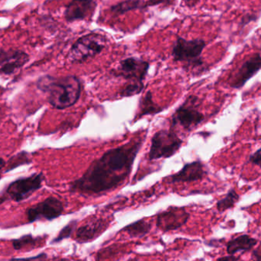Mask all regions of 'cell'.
<instances>
[{
	"instance_id": "obj_26",
	"label": "cell",
	"mask_w": 261,
	"mask_h": 261,
	"mask_svg": "<svg viewBox=\"0 0 261 261\" xmlns=\"http://www.w3.org/2000/svg\"><path fill=\"white\" fill-rule=\"evenodd\" d=\"M172 1L173 0H147L145 5L146 9L159 6V5L169 6L171 5Z\"/></svg>"
},
{
	"instance_id": "obj_6",
	"label": "cell",
	"mask_w": 261,
	"mask_h": 261,
	"mask_svg": "<svg viewBox=\"0 0 261 261\" xmlns=\"http://www.w3.org/2000/svg\"><path fill=\"white\" fill-rule=\"evenodd\" d=\"M44 176L42 173H35L27 177L19 178L11 182L5 190L3 197L6 200L19 202L30 197L42 187Z\"/></svg>"
},
{
	"instance_id": "obj_31",
	"label": "cell",
	"mask_w": 261,
	"mask_h": 261,
	"mask_svg": "<svg viewBox=\"0 0 261 261\" xmlns=\"http://www.w3.org/2000/svg\"><path fill=\"white\" fill-rule=\"evenodd\" d=\"M253 256L254 257V261H261V253H260V246L257 248V249L254 250V252H253Z\"/></svg>"
},
{
	"instance_id": "obj_9",
	"label": "cell",
	"mask_w": 261,
	"mask_h": 261,
	"mask_svg": "<svg viewBox=\"0 0 261 261\" xmlns=\"http://www.w3.org/2000/svg\"><path fill=\"white\" fill-rule=\"evenodd\" d=\"M64 212V205L58 198L50 196L27 208L26 212L28 222L36 221H52L60 217Z\"/></svg>"
},
{
	"instance_id": "obj_24",
	"label": "cell",
	"mask_w": 261,
	"mask_h": 261,
	"mask_svg": "<svg viewBox=\"0 0 261 261\" xmlns=\"http://www.w3.org/2000/svg\"><path fill=\"white\" fill-rule=\"evenodd\" d=\"M77 223H78L77 221H72L70 223L65 225V226L60 231V232L58 233V236L52 241V243H58V242H61V241L64 240V239L70 238L73 231H75V228H76Z\"/></svg>"
},
{
	"instance_id": "obj_33",
	"label": "cell",
	"mask_w": 261,
	"mask_h": 261,
	"mask_svg": "<svg viewBox=\"0 0 261 261\" xmlns=\"http://www.w3.org/2000/svg\"><path fill=\"white\" fill-rule=\"evenodd\" d=\"M6 201V199H5L3 196H0V205H1L2 204L4 203Z\"/></svg>"
},
{
	"instance_id": "obj_12",
	"label": "cell",
	"mask_w": 261,
	"mask_h": 261,
	"mask_svg": "<svg viewBox=\"0 0 261 261\" xmlns=\"http://www.w3.org/2000/svg\"><path fill=\"white\" fill-rule=\"evenodd\" d=\"M29 61V55L23 50L10 48L0 50V76H11Z\"/></svg>"
},
{
	"instance_id": "obj_3",
	"label": "cell",
	"mask_w": 261,
	"mask_h": 261,
	"mask_svg": "<svg viewBox=\"0 0 261 261\" xmlns=\"http://www.w3.org/2000/svg\"><path fill=\"white\" fill-rule=\"evenodd\" d=\"M107 38L98 32L80 37L70 47L67 60L72 64H83L99 55L105 48Z\"/></svg>"
},
{
	"instance_id": "obj_20",
	"label": "cell",
	"mask_w": 261,
	"mask_h": 261,
	"mask_svg": "<svg viewBox=\"0 0 261 261\" xmlns=\"http://www.w3.org/2000/svg\"><path fill=\"white\" fill-rule=\"evenodd\" d=\"M239 200V195L238 194L235 190L234 189L230 190L223 199L218 201L217 204H216L218 211L223 213L226 210L233 208Z\"/></svg>"
},
{
	"instance_id": "obj_30",
	"label": "cell",
	"mask_w": 261,
	"mask_h": 261,
	"mask_svg": "<svg viewBox=\"0 0 261 261\" xmlns=\"http://www.w3.org/2000/svg\"><path fill=\"white\" fill-rule=\"evenodd\" d=\"M239 257L234 255L224 256V257H219L217 261H239Z\"/></svg>"
},
{
	"instance_id": "obj_17",
	"label": "cell",
	"mask_w": 261,
	"mask_h": 261,
	"mask_svg": "<svg viewBox=\"0 0 261 261\" xmlns=\"http://www.w3.org/2000/svg\"><path fill=\"white\" fill-rule=\"evenodd\" d=\"M145 5V0H122L112 5L109 11L113 16L118 17L133 11L146 10Z\"/></svg>"
},
{
	"instance_id": "obj_22",
	"label": "cell",
	"mask_w": 261,
	"mask_h": 261,
	"mask_svg": "<svg viewBox=\"0 0 261 261\" xmlns=\"http://www.w3.org/2000/svg\"><path fill=\"white\" fill-rule=\"evenodd\" d=\"M31 160L29 156V153L22 151L17 154L12 156L8 161L7 167L6 172L10 171L13 169L16 168L18 166L24 165V164H30Z\"/></svg>"
},
{
	"instance_id": "obj_10",
	"label": "cell",
	"mask_w": 261,
	"mask_h": 261,
	"mask_svg": "<svg viewBox=\"0 0 261 261\" xmlns=\"http://www.w3.org/2000/svg\"><path fill=\"white\" fill-rule=\"evenodd\" d=\"M190 213L183 207H170L157 215L156 226L163 232L176 231L186 225Z\"/></svg>"
},
{
	"instance_id": "obj_19",
	"label": "cell",
	"mask_w": 261,
	"mask_h": 261,
	"mask_svg": "<svg viewBox=\"0 0 261 261\" xmlns=\"http://www.w3.org/2000/svg\"><path fill=\"white\" fill-rule=\"evenodd\" d=\"M164 109L159 107L153 101V93L148 91L145 96L141 99L139 102V118L148 115H155L161 113Z\"/></svg>"
},
{
	"instance_id": "obj_25",
	"label": "cell",
	"mask_w": 261,
	"mask_h": 261,
	"mask_svg": "<svg viewBox=\"0 0 261 261\" xmlns=\"http://www.w3.org/2000/svg\"><path fill=\"white\" fill-rule=\"evenodd\" d=\"M259 18H260V13L259 12L258 13H257V12H248V13L244 15L242 18H241L239 25L242 27V29H245L250 23L257 21Z\"/></svg>"
},
{
	"instance_id": "obj_7",
	"label": "cell",
	"mask_w": 261,
	"mask_h": 261,
	"mask_svg": "<svg viewBox=\"0 0 261 261\" xmlns=\"http://www.w3.org/2000/svg\"><path fill=\"white\" fill-rule=\"evenodd\" d=\"M199 98L190 96L172 116V128L180 126L185 130H191L205 121V116L198 110Z\"/></svg>"
},
{
	"instance_id": "obj_5",
	"label": "cell",
	"mask_w": 261,
	"mask_h": 261,
	"mask_svg": "<svg viewBox=\"0 0 261 261\" xmlns=\"http://www.w3.org/2000/svg\"><path fill=\"white\" fill-rule=\"evenodd\" d=\"M182 140L173 128L156 132L151 140L148 153L150 161L173 156L182 145Z\"/></svg>"
},
{
	"instance_id": "obj_28",
	"label": "cell",
	"mask_w": 261,
	"mask_h": 261,
	"mask_svg": "<svg viewBox=\"0 0 261 261\" xmlns=\"http://www.w3.org/2000/svg\"><path fill=\"white\" fill-rule=\"evenodd\" d=\"M261 149L259 148L255 153H252L250 156L249 162L251 164H255V165L260 167V161H261V154H260Z\"/></svg>"
},
{
	"instance_id": "obj_1",
	"label": "cell",
	"mask_w": 261,
	"mask_h": 261,
	"mask_svg": "<svg viewBox=\"0 0 261 261\" xmlns=\"http://www.w3.org/2000/svg\"><path fill=\"white\" fill-rule=\"evenodd\" d=\"M144 138L130 141L106 151L85 173L70 182L69 190L82 195H100L122 185L131 173Z\"/></svg>"
},
{
	"instance_id": "obj_2",
	"label": "cell",
	"mask_w": 261,
	"mask_h": 261,
	"mask_svg": "<svg viewBox=\"0 0 261 261\" xmlns=\"http://www.w3.org/2000/svg\"><path fill=\"white\" fill-rule=\"evenodd\" d=\"M37 87L47 96L50 105L57 110L73 107L81 97V81L73 75L41 76L37 81Z\"/></svg>"
},
{
	"instance_id": "obj_11",
	"label": "cell",
	"mask_w": 261,
	"mask_h": 261,
	"mask_svg": "<svg viewBox=\"0 0 261 261\" xmlns=\"http://www.w3.org/2000/svg\"><path fill=\"white\" fill-rule=\"evenodd\" d=\"M97 8L96 0H70L64 8V19L67 23L92 19Z\"/></svg>"
},
{
	"instance_id": "obj_27",
	"label": "cell",
	"mask_w": 261,
	"mask_h": 261,
	"mask_svg": "<svg viewBox=\"0 0 261 261\" xmlns=\"http://www.w3.org/2000/svg\"><path fill=\"white\" fill-rule=\"evenodd\" d=\"M9 261H49V257L45 253H41L35 257L28 258H12Z\"/></svg>"
},
{
	"instance_id": "obj_32",
	"label": "cell",
	"mask_w": 261,
	"mask_h": 261,
	"mask_svg": "<svg viewBox=\"0 0 261 261\" xmlns=\"http://www.w3.org/2000/svg\"><path fill=\"white\" fill-rule=\"evenodd\" d=\"M6 161H5V160L3 159V158H0V170H2V169L4 168L5 167H6Z\"/></svg>"
},
{
	"instance_id": "obj_21",
	"label": "cell",
	"mask_w": 261,
	"mask_h": 261,
	"mask_svg": "<svg viewBox=\"0 0 261 261\" xmlns=\"http://www.w3.org/2000/svg\"><path fill=\"white\" fill-rule=\"evenodd\" d=\"M41 238L33 237L32 234H26V236H21L18 239H14L12 241V247L16 251L23 249L25 248L29 247L36 246L37 244L41 241Z\"/></svg>"
},
{
	"instance_id": "obj_18",
	"label": "cell",
	"mask_w": 261,
	"mask_h": 261,
	"mask_svg": "<svg viewBox=\"0 0 261 261\" xmlns=\"http://www.w3.org/2000/svg\"><path fill=\"white\" fill-rule=\"evenodd\" d=\"M152 225L145 219H140L124 227L121 231L127 233L132 239H141L148 234L151 230Z\"/></svg>"
},
{
	"instance_id": "obj_4",
	"label": "cell",
	"mask_w": 261,
	"mask_h": 261,
	"mask_svg": "<svg viewBox=\"0 0 261 261\" xmlns=\"http://www.w3.org/2000/svg\"><path fill=\"white\" fill-rule=\"evenodd\" d=\"M206 47V41L202 38L185 39L178 35L173 43L172 57L175 62H181L188 67L203 65L202 52Z\"/></svg>"
},
{
	"instance_id": "obj_15",
	"label": "cell",
	"mask_w": 261,
	"mask_h": 261,
	"mask_svg": "<svg viewBox=\"0 0 261 261\" xmlns=\"http://www.w3.org/2000/svg\"><path fill=\"white\" fill-rule=\"evenodd\" d=\"M108 223L103 219H95L77 229L76 239L79 243L91 242L106 231Z\"/></svg>"
},
{
	"instance_id": "obj_23",
	"label": "cell",
	"mask_w": 261,
	"mask_h": 261,
	"mask_svg": "<svg viewBox=\"0 0 261 261\" xmlns=\"http://www.w3.org/2000/svg\"><path fill=\"white\" fill-rule=\"evenodd\" d=\"M144 82H130L120 92L121 97H130L139 94L144 90Z\"/></svg>"
},
{
	"instance_id": "obj_34",
	"label": "cell",
	"mask_w": 261,
	"mask_h": 261,
	"mask_svg": "<svg viewBox=\"0 0 261 261\" xmlns=\"http://www.w3.org/2000/svg\"><path fill=\"white\" fill-rule=\"evenodd\" d=\"M127 261H138V260L136 258H131V259H130V260H128Z\"/></svg>"
},
{
	"instance_id": "obj_14",
	"label": "cell",
	"mask_w": 261,
	"mask_h": 261,
	"mask_svg": "<svg viewBox=\"0 0 261 261\" xmlns=\"http://www.w3.org/2000/svg\"><path fill=\"white\" fill-rule=\"evenodd\" d=\"M206 174L205 166L202 161H193L185 164L177 173L168 176V181L170 184L193 182L203 179Z\"/></svg>"
},
{
	"instance_id": "obj_8",
	"label": "cell",
	"mask_w": 261,
	"mask_h": 261,
	"mask_svg": "<svg viewBox=\"0 0 261 261\" xmlns=\"http://www.w3.org/2000/svg\"><path fill=\"white\" fill-rule=\"evenodd\" d=\"M150 64L142 58L130 57L121 61L111 73L116 77H121L130 82H143L145 80Z\"/></svg>"
},
{
	"instance_id": "obj_29",
	"label": "cell",
	"mask_w": 261,
	"mask_h": 261,
	"mask_svg": "<svg viewBox=\"0 0 261 261\" xmlns=\"http://www.w3.org/2000/svg\"><path fill=\"white\" fill-rule=\"evenodd\" d=\"M185 5L188 9H193L199 4L200 0H184Z\"/></svg>"
},
{
	"instance_id": "obj_13",
	"label": "cell",
	"mask_w": 261,
	"mask_h": 261,
	"mask_svg": "<svg viewBox=\"0 0 261 261\" xmlns=\"http://www.w3.org/2000/svg\"><path fill=\"white\" fill-rule=\"evenodd\" d=\"M261 58L260 52L253 55L239 67L235 74L230 81L232 88L241 89L250 79L257 74L260 70Z\"/></svg>"
},
{
	"instance_id": "obj_16",
	"label": "cell",
	"mask_w": 261,
	"mask_h": 261,
	"mask_svg": "<svg viewBox=\"0 0 261 261\" xmlns=\"http://www.w3.org/2000/svg\"><path fill=\"white\" fill-rule=\"evenodd\" d=\"M258 243L257 239L248 234H242L231 239L227 243V252L230 255H234L236 253L251 251Z\"/></svg>"
}]
</instances>
